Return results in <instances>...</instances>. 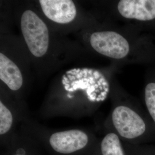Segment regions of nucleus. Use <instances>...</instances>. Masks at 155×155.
<instances>
[{
  "label": "nucleus",
  "instance_id": "39448f33",
  "mask_svg": "<svg viewBox=\"0 0 155 155\" xmlns=\"http://www.w3.org/2000/svg\"><path fill=\"white\" fill-rule=\"evenodd\" d=\"M0 48V81L3 87L17 101L26 104L32 65L22 41L12 35H1Z\"/></svg>",
  "mask_w": 155,
  "mask_h": 155
},
{
  "label": "nucleus",
  "instance_id": "1a4fd4ad",
  "mask_svg": "<svg viewBox=\"0 0 155 155\" xmlns=\"http://www.w3.org/2000/svg\"><path fill=\"white\" fill-rule=\"evenodd\" d=\"M30 117L27 105L15 100L6 90L0 96V146L8 150L16 139L19 127Z\"/></svg>",
  "mask_w": 155,
  "mask_h": 155
},
{
  "label": "nucleus",
  "instance_id": "f03ea898",
  "mask_svg": "<svg viewBox=\"0 0 155 155\" xmlns=\"http://www.w3.org/2000/svg\"><path fill=\"white\" fill-rule=\"evenodd\" d=\"M83 40L93 52L120 67L155 66V37L137 29L102 18L84 29Z\"/></svg>",
  "mask_w": 155,
  "mask_h": 155
},
{
  "label": "nucleus",
  "instance_id": "f8f14e48",
  "mask_svg": "<svg viewBox=\"0 0 155 155\" xmlns=\"http://www.w3.org/2000/svg\"><path fill=\"white\" fill-rule=\"evenodd\" d=\"M143 106L155 128V66H148L143 89Z\"/></svg>",
  "mask_w": 155,
  "mask_h": 155
},
{
  "label": "nucleus",
  "instance_id": "7ed1b4c3",
  "mask_svg": "<svg viewBox=\"0 0 155 155\" xmlns=\"http://www.w3.org/2000/svg\"><path fill=\"white\" fill-rule=\"evenodd\" d=\"M21 40L34 70L40 76L55 71L70 58L71 47L36 6H22L17 14Z\"/></svg>",
  "mask_w": 155,
  "mask_h": 155
},
{
  "label": "nucleus",
  "instance_id": "6e6552de",
  "mask_svg": "<svg viewBox=\"0 0 155 155\" xmlns=\"http://www.w3.org/2000/svg\"><path fill=\"white\" fill-rule=\"evenodd\" d=\"M36 7L56 31L62 32L82 30L97 24L99 20L90 16L72 0H39Z\"/></svg>",
  "mask_w": 155,
  "mask_h": 155
},
{
  "label": "nucleus",
  "instance_id": "423d86ee",
  "mask_svg": "<svg viewBox=\"0 0 155 155\" xmlns=\"http://www.w3.org/2000/svg\"><path fill=\"white\" fill-rule=\"evenodd\" d=\"M22 124L38 139L47 155H91L99 137L94 131L85 128L50 129L30 117Z\"/></svg>",
  "mask_w": 155,
  "mask_h": 155
},
{
  "label": "nucleus",
  "instance_id": "f257e3e1",
  "mask_svg": "<svg viewBox=\"0 0 155 155\" xmlns=\"http://www.w3.org/2000/svg\"><path fill=\"white\" fill-rule=\"evenodd\" d=\"M118 67H74L56 78L38 114L80 118L90 116L110 97L114 72Z\"/></svg>",
  "mask_w": 155,
  "mask_h": 155
},
{
  "label": "nucleus",
  "instance_id": "9b49d317",
  "mask_svg": "<svg viewBox=\"0 0 155 155\" xmlns=\"http://www.w3.org/2000/svg\"><path fill=\"white\" fill-rule=\"evenodd\" d=\"M91 155H127V153L122 139L104 124L102 135L98 137Z\"/></svg>",
  "mask_w": 155,
  "mask_h": 155
},
{
  "label": "nucleus",
  "instance_id": "20e7f679",
  "mask_svg": "<svg viewBox=\"0 0 155 155\" xmlns=\"http://www.w3.org/2000/svg\"><path fill=\"white\" fill-rule=\"evenodd\" d=\"M109 98L110 112L104 125L125 143L139 145L155 142V128L144 106L122 89L114 78Z\"/></svg>",
  "mask_w": 155,
  "mask_h": 155
},
{
  "label": "nucleus",
  "instance_id": "0eeeda50",
  "mask_svg": "<svg viewBox=\"0 0 155 155\" xmlns=\"http://www.w3.org/2000/svg\"><path fill=\"white\" fill-rule=\"evenodd\" d=\"M102 18L137 29L155 37V0H120L100 2Z\"/></svg>",
  "mask_w": 155,
  "mask_h": 155
},
{
  "label": "nucleus",
  "instance_id": "ddd939ff",
  "mask_svg": "<svg viewBox=\"0 0 155 155\" xmlns=\"http://www.w3.org/2000/svg\"><path fill=\"white\" fill-rule=\"evenodd\" d=\"M127 155H155V144H129L124 142Z\"/></svg>",
  "mask_w": 155,
  "mask_h": 155
},
{
  "label": "nucleus",
  "instance_id": "9d476101",
  "mask_svg": "<svg viewBox=\"0 0 155 155\" xmlns=\"http://www.w3.org/2000/svg\"><path fill=\"white\" fill-rule=\"evenodd\" d=\"M41 145L27 127L22 124L16 139L8 150L1 155H46Z\"/></svg>",
  "mask_w": 155,
  "mask_h": 155
}]
</instances>
